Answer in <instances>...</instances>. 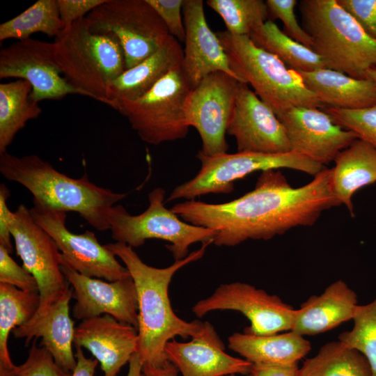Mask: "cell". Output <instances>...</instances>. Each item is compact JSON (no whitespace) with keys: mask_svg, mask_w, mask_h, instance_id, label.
I'll use <instances>...</instances> for the list:
<instances>
[{"mask_svg":"<svg viewBox=\"0 0 376 376\" xmlns=\"http://www.w3.org/2000/svg\"><path fill=\"white\" fill-rule=\"evenodd\" d=\"M183 58L180 42L169 35L156 52L111 82L107 91V105L117 110L121 104L140 98L169 72L181 65Z\"/></svg>","mask_w":376,"mask_h":376,"instance_id":"603a6c76","label":"cell"},{"mask_svg":"<svg viewBox=\"0 0 376 376\" xmlns=\"http://www.w3.org/2000/svg\"><path fill=\"white\" fill-rule=\"evenodd\" d=\"M206 3L223 19L226 31L236 36L249 37L269 15L263 0H207Z\"/></svg>","mask_w":376,"mask_h":376,"instance_id":"d6a6232c","label":"cell"},{"mask_svg":"<svg viewBox=\"0 0 376 376\" xmlns=\"http://www.w3.org/2000/svg\"><path fill=\"white\" fill-rule=\"evenodd\" d=\"M10 190L5 184L0 185V245L10 253L13 252L10 237V226L15 218V212H12L8 205Z\"/></svg>","mask_w":376,"mask_h":376,"instance_id":"b9f144b4","label":"cell"},{"mask_svg":"<svg viewBox=\"0 0 376 376\" xmlns=\"http://www.w3.org/2000/svg\"><path fill=\"white\" fill-rule=\"evenodd\" d=\"M352 330L342 332L338 340L361 352L366 359L371 376H376V298L366 305H358Z\"/></svg>","mask_w":376,"mask_h":376,"instance_id":"836d02e7","label":"cell"},{"mask_svg":"<svg viewBox=\"0 0 376 376\" xmlns=\"http://www.w3.org/2000/svg\"><path fill=\"white\" fill-rule=\"evenodd\" d=\"M332 169L294 188L279 169L262 171L254 189L229 202L185 201L171 209L183 221L214 231L213 244L234 246L267 240L298 226H311L321 214L341 203L331 185Z\"/></svg>","mask_w":376,"mask_h":376,"instance_id":"6da1fadb","label":"cell"},{"mask_svg":"<svg viewBox=\"0 0 376 376\" xmlns=\"http://www.w3.org/2000/svg\"><path fill=\"white\" fill-rule=\"evenodd\" d=\"M276 116L285 130L291 151L323 166L359 139L318 108L292 107Z\"/></svg>","mask_w":376,"mask_h":376,"instance_id":"2e32d148","label":"cell"},{"mask_svg":"<svg viewBox=\"0 0 376 376\" xmlns=\"http://www.w3.org/2000/svg\"><path fill=\"white\" fill-rule=\"evenodd\" d=\"M249 38L256 46L276 56L291 70L308 72L327 68L318 54L288 36L271 19L252 32Z\"/></svg>","mask_w":376,"mask_h":376,"instance_id":"f1b7e54d","label":"cell"},{"mask_svg":"<svg viewBox=\"0 0 376 376\" xmlns=\"http://www.w3.org/2000/svg\"><path fill=\"white\" fill-rule=\"evenodd\" d=\"M200 249L164 268L146 264L132 247L120 242L105 246L119 258L132 278L138 301L139 345L136 353L143 365L163 367L168 364L166 343L175 336L184 338L202 336L212 326L207 322H187L173 311L169 297V287L174 274L185 265L202 258L207 247Z\"/></svg>","mask_w":376,"mask_h":376,"instance_id":"7a4b0ae2","label":"cell"},{"mask_svg":"<svg viewBox=\"0 0 376 376\" xmlns=\"http://www.w3.org/2000/svg\"><path fill=\"white\" fill-rule=\"evenodd\" d=\"M218 310L240 312L251 323L244 332L258 336L291 331L296 311L277 295L242 282L220 285L210 297L192 307L198 318Z\"/></svg>","mask_w":376,"mask_h":376,"instance_id":"4fadbf2b","label":"cell"},{"mask_svg":"<svg viewBox=\"0 0 376 376\" xmlns=\"http://www.w3.org/2000/svg\"><path fill=\"white\" fill-rule=\"evenodd\" d=\"M167 360L182 376H225L250 374L253 364L224 352V344L212 325L188 342L174 339L165 347Z\"/></svg>","mask_w":376,"mask_h":376,"instance_id":"44dd1931","label":"cell"},{"mask_svg":"<svg viewBox=\"0 0 376 376\" xmlns=\"http://www.w3.org/2000/svg\"><path fill=\"white\" fill-rule=\"evenodd\" d=\"M18 78L30 82L31 100H58L77 92L62 75L54 43L33 38L18 40L0 51V79Z\"/></svg>","mask_w":376,"mask_h":376,"instance_id":"9a60e30c","label":"cell"},{"mask_svg":"<svg viewBox=\"0 0 376 376\" xmlns=\"http://www.w3.org/2000/svg\"><path fill=\"white\" fill-rule=\"evenodd\" d=\"M367 77L376 83V68H373L367 71Z\"/></svg>","mask_w":376,"mask_h":376,"instance_id":"7dc6e473","label":"cell"},{"mask_svg":"<svg viewBox=\"0 0 376 376\" xmlns=\"http://www.w3.org/2000/svg\"><path fill=\"white\" fill-rule=\"evenodd\" d=\"M301 26L312 40L311 49L327 68L356 79H367L376 68V40L371 38L337 0H301Z\"/></svg>","mask_w":376,"mask_h":376,"instance_id":"277c9868","label":"cell"},{"mask_svg":"<svg viewBox=\"0 0 376 376\" xmlns=\"http://www.w3.org/2000/svg\"><path fill=\"white\" fill-rule=\"evenodd\" d=\"M15 213L10 233L23 267L37 281L40 298L37 311H41L57 301L70 283L61 270V251L51 236L34 221L30 209L20 204Z\"/></svg>","mask_w":376,"mask_h":376,"instance_id":"5bb4252c","label":"cell"},{"mask_svg":"<svg viewBox=\"0 0 376 376\" xmlns=\"http://www.w3.org/2000/svg\"><path fill=\"white\" fill-rule=\"evenodd\" d=\"M64 29L57 0H38L15 17L0 24V41L27 39L35 33L56 38Z\"/></svg>","mask_w":376,"mask_h":376,"instance_id":"1f68e13d","label":"cell"},{"mask_svg":"<svg viewBox=\"0 0 376 376\" xmlns=\"http://www.w3.org/2000/svg\"><path fill=\"white\" fill-rule=\"evenodd\" d=\"M54 43L56 62L68 84L77 94L107 105L109 85L126 70L118 38L92 31L83 17L65 28Z\"/></svg>","mask_w":376,"mask_h":376,"instance_id":"5b68a950","label":"cell"},{"mask_svg":"<svg viewBox=\"0 0 376 376\" xmlns=\"http://www.w3.org/2000/svg\"><path fill=\"white\" fill-rule=\"evenodd\" d=\"M227 134L235 139L237 152L277 154L291 151L281 122L245 83L240 84Z\"/></svg>","mask_w":376,"mask_h":376,"instance_id":"ac0fdd59","label":"cell"},{"mask_svg":"<svg viewBox=\"0 0 376 376\" xmlns=\"http://www.w3.org/2000/svg\"><path fill=\"white\" fill-rule=\"evenodd\" d=\"M297 72L306 87L328 107L359 109L376 104V83L370 78L356 79L328 68Z\"/></svg>","mask_w":376,"mask_h":376,"instance_id":"d4e9b609","label":"cell"},{"mask_svg":"<svg viewBox=\"0 0 376 376\" xmlns=\"http://www.w3.org/2000/svg\"><path fill=\"white\" fill-rule=\"evenodd\" d=\"M182 14L185 47L182 66L192 88L208 75L217 71L224 72L239 80L230 68L216 33L208 26L203 1L184 0Z\"/></svg>","mask_w":376,"mask_h":376,"instance_id":"d6986e66","label":"cell"},{"mask_svg":"<svg viewBox=\"0 0 376 376\" xmlns=\"http://www.w3.org/2000/svg\"><path fill=\"white\" fill-rule=\"evenodd\" d=\"M0 173L6 180L28 189L33 195V202L77 212L100 231L109 230L111 208L127 196L126 193L96 185L86 175L71 178L33 154L17 157L8 152L1 153Z\"/></svg>","mask_w":376,"mask_h":376,"instance_id":"3957f363","label":"cell"},{"mask_svg":"<svg viewBox=\"0 0 376 376\" xmlns=\"http://www.w3.org/2000/svg\"><path fill=\"white\" fill-rule=\"evenodd\" d=\"M361 26L363 31L376 40V0H337Z\"/></svg>","mask_w":376,"mask_h":376,"instance_id":"ab89813d","label":"cell"},{"mask_svg":"<svg viewBox=\"0 0 376 376\" xmlns=\"http://www.w3.org/2000/svg\"><path fill=\"white\" fill-rule=\"evenodd\" d=\"M253 376H299L297 363L291 365L253 364Z\"/></svg>","mask_w":376,"mask_h":376,"instance_id":"7bdbcfd3","label":"cell"},{"mask_svg":"<svg viewBox=\"0 0 376 376\" xmlns=\"http://www.w3.org/2000/svg\"><path fill=\"white\" fill-rule=\"evenodd\" d=\"M85 17L92 31L118 38L126 70L156 52L170 35L147 0H106Z\"/></svg>","mask_w":376,"mask_h":376,"instance_id":"30bf717a","label":"cell"},{"mask_svg":"<svg viewBox=\"0 0 376 376\" xmlns=\"http://www.w3.org/2000/svg\"><path fill=\"white\" fill-rule=\"evenodd\" d=\"M40 302L38 292H26L0 283V366L13 368L8 350L10 333L31 320Z\"/></svg>","mask_w":376,"mask_h":376,"instance_id":"f546056e","label":"cell"},{"mask_svg":"<svg viewBox=\"0 0 376 376\" xmlns=\"http://www.w3.org/2000/svg\"><path fill=\"white\" fill-rule=\"evenodd\" d=\"M236 78L221 71L208 75L191 90L186 102L189 127L198 132L206 156L227 152V128L235 105L240 84Z\"/></svg>","mask_w":376,"mask_h":376,"instance_id":"7c38bea8","label":"cell"},{"mask_svg":"<svg viewBox=\"0 0 376 376\" xmlns=\"http://www.w3.org/2000/svg\"><path fill=\"white\" fill-rule=\"evenodd\" d=\"M165 193L162 187L152 189L148 196V207L139 214H130L121 205L112 207L109 214L112 239L132 248L142 246L150 239L166 241L170 244L166 247L175 260L186 258L193 244H213L214 231L189 224L166 208Z\"/></svg>","mask_w":376,"mask_h":376,"instance_id":"52a82bcc","label":"cell"},{"mask_svg":"<svg viewBox=\"0 0 376 376\" xmlns=\"http://www.w3.org/2000/svg\"><path fill=\"white\" fill-rule=\"evenodd\" d=\"M75 349L77 365L72 376H95L98 361L95 359L86 357L81 347L75 346Z\"/></svg>","mask_w":376,"mask_h":376,"instance_id":"ee69618b","label":"cell"},{"mask_svg":"<svg viewBox=\"0 0 376 376\" xmlns=\"http://www.w3.org/2000/svg\"><path fill=\"white\" fill-rule=\"evenodd\" d=\"M299 376H371L365 357L340 340L326 343L306 359Z\"/></svg>","mask_w":376,"mask_h":376,"instance_id":"4dcf8cb0","label":"cell"},{"mask_svg":"<svg viewBox=\"0 0 376 376\" xmlns=\"http://www.w3.org/2000/svg\"><path fill=\"white\" fill-rule=\"evenodd\" d=\"M31 91V84L24 79L0 84V154L7 152L28 121L42 113L38 102L30 97Z\"/></svg>","mask_w":376,"mask_h":376,"instance_id":"83f0119b","label":"cell"},{"mask_svg":"<svg viewBox=\"0 0 376 376\" xmlns=\"http://www.w3.org/2000/svg\"><path fill=\"white\" fill-rule=\"evenodd\" d=\"M216 34L234 74L241 82L251 85L276 116L296 107L324 108L297 71L256 46L249 36L233 35L226 30Z\"/></svg>","mask_w":376,"mask_h":376,"instance_id":"8992f818","label":"cell"},{"mask_svg":"<svg viewBox=\"0 0 376 376\" xmlns=\"http://www.w3.org/2000/svg\"><path fill=\"white\" fill-rule=\"evenodd\" d=\"M269 13L274 18L279 19L283 24V32L297 42L311 49L312 40L299 24L295 8L297 0H267Z\"/></svg>","mask_w":376,"mask_h":376,"instance_id":"8d00e7d4","label":"cell"},{"mask_svg":"<svg viewBox=\"0 0 376 376\" xmlns=\"http://www.w3.org/2000/svg\"><path fill=\"white\" fill-rule=\"evenodd\" d=\"M34 221L54 240L61 253V263L86 276L115 281L130 276L128 270L95 233L75 234L66 226L67 212L33 202L30 209Z\"/></svg>","mask_w":376,"mask_h":376,"instance_id":"8fae6325","label":"cell"},{"mask_svg":"<svg viewBox=\"0 0 376 376\" xmlns=\"http://www.w3.org/2000/svg\"><path fill=\"white\" fill-rule=\"evenodd\" d=\"M10 253L0 245V283L10 284L26 292H38L33 276L23 266H19Z\"/></svg>","mask_w":376,"mask_h":376,"instance_id":"74e56055","label":"cell"},{"mask_svg":"<svg viewBox=\"0 0 376 376\" xmlns=\"http://www.w3.org/2000/svg\"><path fill=\"white\" fill-rule=\"evenodd\" d=\"M75 346L87 349L100 363L103 376H118L137 352V329L109 315L82 320L75 327Z\"/></svg>","mask_w":376,"mask_h":376,"instance_id":"ffe728a7","label":"cell"},{"mask_svg":"<svg viewBox=\"0 0 376 376\" xmlns=\"http://www.w3.org/2000/svg\"><path fill=\"white\" fill-rule=\"evenodd\" d=\"M61 270L71 285L76 302L73 317L84 320L109 315L117 320L138 328V301L131 276L115 281L84 276L61 263Z\"/></svg>","mask_w":376,"mask_h":376,"instance_id":"e0dca14e","label":"cell"},{"mask_svg":"<svg viewBox=\"0 0 376 376\" xmlns=\"http://www.w3.org/2000/svg\"><path fill=\"white\" fill-rule=\"evenodd\" d=\"M192 89L181 65L144 95L121 104L117 111L127 118L140 139L148 144L182 139L187 136L190 127L185 108Z\"/></svg>","mask_w":376,"mask_h":376,"instance_id":"9c48e42d","label":"cell"},{"mask_svg":"<svg viewBox=\"0 0 376 376\" xmlns=\"http://www.w3.org/2000/svg\"><path fill=\"white\" fill-rule=\"evenodd\" d=\"M324 109L336 124L354 132L376 149V104L359 109Z\"/></svg>","mask_w":376,"mask_h":376,"instance_id":"e575fe53","label":"cell"},{"mask_svg":"<svg viewBox=\"0 0 376 376\" xmlns=\"http://www.w3.org/2000/svg\"><path fill=\"white\" fill-rule=\"evenodd\" d=\"M106 0H57L61 19L65 28L86 17L94 8Z\"/></svg>","mask_w":376,"mask_h":376,"instance_id":"60d3db41","label":"cell"},{"mask_svg":"<svg viewBox=\"0 0 376 376\" xmlns=\"http://www.w3.org/2000/svg\"><path fill=\"white\" fill-rule=\"evenodd\" d=\"M146 376H178V370L171 362L163 367H153L143 365Z\"/></svg>","mask_w":376,"mask_h":376,"instance_id":"f6af8a7d","label":"cell"},{"mask_svg":"<svg viewBox=\"0 0 376 376\" xmlns=\"http://www.w3.org/2000/svg\"><path fill=\"white\" fill-rule=\"evenodd\" d=\"M357 306V294L345 282L338 280L296 309L291 331L301 336H313L331 330L352 320Z\"/></svg>","mask_w":376,"mask_h":376,"instance_id":"cb8c5ba5","label":"cell"},{"mask_svg":"<svg viewBox=\"0 0 376 376\" xmlns=\"http://www.w3.org/2000/svg\"><path fill=\"white\" fill-rule=\"evenodd\" d=\"M225 376H236L235 375H225ZM247 376H253L252 374H249Z\"/></svg>","mask_w":376,"mask_h":376,"instance_id":"c3c4849f","label":"cell"},{"mask_svg":"<svg viewBox=\"0 0 376 376\" xmlns=\"http://www.w3.org/2000/svg\"><path fill=\"white\" fill-rule=\"evenodd\" d=\"M37 339L31 344L26 360L17 366L16 376H72L62 369L52 354L44 347H38Z\"/></svg>","mask_w":376,"mask_h":376,"instance_id":"d590c367","label":"cell"},{"mask_svg":"<svg viewBox=\"0 0 376 376\" xmlns=\"http://www.w3.org/2000/svg\"><path fill=\"white\" fill-rule=\"evenodd\" d=\"M331 185L341 204L354 217L352 201L359 189L376 182V149L360 139L354 140L334 159Z\"/></svg>","mask_w":376,"mask_h":376,"instance_id":"4316f807","label":"cell"},{"mask_svg":"<svg viewBox=\"0 0 376 376\" xmlns=\"http://www.w3.org/2000/svg\"><path fill=\"white\" fill-rule=\"evenodd\" d=\"M196 157L201 164L200 171L191 180L175 187L166 202L182 198L194 200L210 194H230L237 180L256 171L287 168L315 176L325 169L324 166L292 151L277 154L226 152L213 156L198 152Z\"/></svg>","mask_w":376,"mask_h":376,"instance_id":"ba28073f","label":"cell"},{"mask_svg":"<svg viewBox=\"0 0 376 376\" xmlns=\"http://www.w3.org/2000/svg\"><path fill=\"white\" fill-rule=\"evenodd\" d=\"M228 347L252 364L273 365L297 363L311 348L309 341L292 331L269 336L234 333Z\"/></svg>","mask_w":376,"mask_h":376,"instance_id":"484cf974","label":"cell"},{"mask_svg":"<svg viewBox=\"0 0 376 376\" xmlns=\"http://www.w3.org/2000/svg\"><path fill=\"white\" fill-rule=\"evenodd\" d=\"M72 288H67L62 296L41 311H37L25 324L13 330L16 338L24 339L25 346L40 338L41 345L64 370L72 373L77 365L72 344L75 327L70 315Z\"/></svg>","mask_w":376,"mask_h":376,"instance_id":"7402d4cb","label":"cell"},{"mask_svg":"<svg viewBox=\"0 0 376 376\" xmlns=\"http://www.w3.org/2000/svg\"><path fill=\"white\" fill-rule=\"evenodd\" d=\"M128 363L127 376H146L143 371V364L136 352L132 356Z\"/></svg>","mask_w":376,"mask_h":376,"instance_id":"bcb514c9","label":"cell"},{"mask_svg":"<svg viewBox=\"0 0 376 376\" xmlns=\"http://www.w3.org/2000/svg\"><path fill=\"white\" fill-rule=\"evenodd\" d=\"M166 25L171 36L185 42V28L182 17L184 0H147Z\"/></svg>","mask_w":376,"mask_h":376,"instance_id":"f35d334b","label":"cell"}]
</instances>
